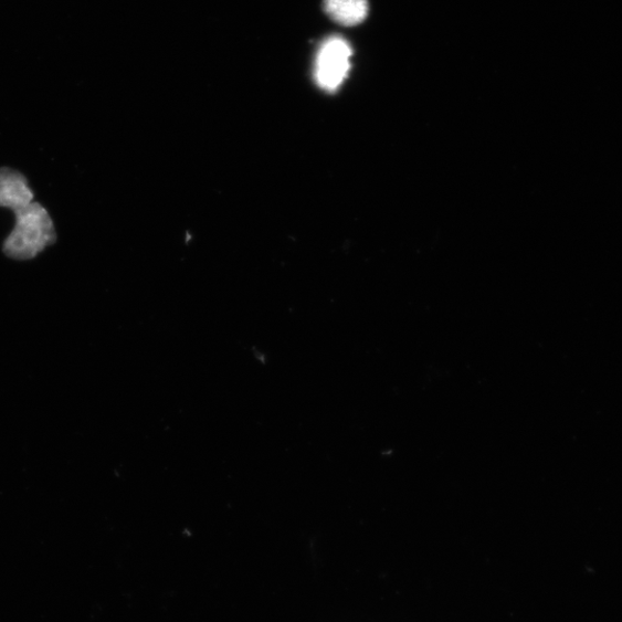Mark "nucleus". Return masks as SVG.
Returning <instances> with one entry per match:
<instances>
[{"label":"nucleus","instance_id":"4","mask_svg":"<svg viewBox=\"0 0 622 622\" xmlns=\"http://www.w3.org/2000/svg\"><path fill=\"white\" fill-rule=\"evenodd\" d=\"M324 11L341 25H357L369 13L368 0H324Z\"/></svg>","mask_w":622,"mask_h":622},{"label":"nucleus","instance_id":"1","mask_svg":"<svg viewBox=\"0 0 622 622\" xmlns=\"http://www.w3.org/2000/svg\"><path fill=\"white\" fill-rule=\"evenodd\" d=\"M15 226L4 241L3 252L13 260L36 257L56 242V231L49 212L38 202L14 211Z\"/></svg>","mask_w":622,"mask_h":622},{"label":"nucleus","instance_id":"2","mask_svg":"<svg viewBox=\"0 0 622 622\" xmlns=\"http://www.w3.org/2000/svg\"><path fill=\"white\" fill-rule=\"evenodd\" d=\"M351 48L339 36L324 41L318 50L315 77L320 88L334 92L339 88L350 68Z\"/></svg>","mask_w":622,"mask_h":622},{"label":"nucleus","instance_id":"3","mask_svg":"<svg viewBox=\"0 0 622 622\" xmlns=\"http://www.w3.org/2000/svg\"><path fill=\"white\" fill-rule=\"evenodd\" d=\"M34 202V193L25 177L12 169H0V207L12 211Z\"/></svg>","mask_w":622,"mask_h":622}]
</instances>
